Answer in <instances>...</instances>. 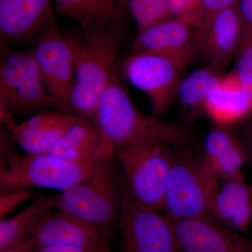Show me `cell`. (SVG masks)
Listing matches in <instances>:
<instances>
[{
    "label": "cell",
    "instance_id": "obj_31",
    "mask_svg": "<svg viewBox=\"0 0 252 252\" xmlns=\"http://www.w3.org/2000/svg\"><path fill=\"white\" fill-rule=\"evenodd\" d=\"M237 6L245 23L252 26V0H239Z\"/></svg>",
    "mask_w": 252,
    "mask_h": 252
},
{
    "label": "cell",
    "instance_id": "obj_21",
    "mask_svg": "<svg viewBox=\"0 0 252 252\" xmlns=\"http://www.w3.org/2000/svg\"><path fill=\"white\" fill-rule=\"evenodd\" d=\"M59 14L80 23L81 26L108 24L117 16L115 0H53Z\"/></svg>",
    "mask_w": 252,
    "mask_h": 252
},
{
    "label": "cell",
    "instance_id": "obj_7",
    "mask_svg": "<svg viewBox=\"0 0 252 252\" xmlns=\"http://www.w3.org/2000/svg\"><path fill=\"white\" fill-rule=\"evenodd\" d=\"M102 163H78L49 154H15L0 164V190L38 187L64 191Z\"/></svg>",
    "mask_w": 252,
    "mask_h": 252
},
{
    "label": "cell",
    "instance_id": "obj_8",
    "mask_svg": "<svg viewBox=\"0 0 252 252\" xmlns=\"http://www.w3.org/2000/svg\"><path fill=\"white\" fill-rule=\"evenodd\" d=\"M187 64L178 60L152 52H132L124 61L127 80L151 102L152 115L161 119L177 99V89Z\"/></svg>",
    "mask_w": 252,
    "mask_h": 252
},
{
    "label": "cell",
    "instance_id": "obj_18",
    "mask_svg": "<svg viewBox=\"0 0 252 252\" xmlns=\"http://www.w3.org/2000/svg\"><path fill=\"white\" fill-rule=\"evenodd\" d=\"M204 114L215 125L224 127L252 117V99L233 71L220 78L207 97Z\"/></svg>",
    "mask_w": 252,
    "mask_h": 252
},
{
    "label": "cell",
    "instance_id": "obj_6",
    "mask_svg": "<svg viewBox=\"0 0 252 252\" xmlns=\"http://www.w3.org/2000/svg\"><path fill=\"white\" fill-rule=\"evenodd\" d=\"M0 104L1 110L9 114L56 109L32 48L16 49L12 46L1 45Z\"/></svg>",
    "mask_w": 252,
    "mask_h": 252
},
{
    "label": "cell",
    "instance_id": "obj_26",
    "mask_svg": "<svg viewBox=\"0 0 252 252\" xmlns=\"http://www.w3.org/2000/svg\"><path fill=\"white\" fill-rule=\"evenodd\" d=\"M240 142L228 127L217 126L209 132L205 140L202 160L205 166L210 165L223 152Z\"/></svg>",
    "mask_w": 252,
    "mask_h": 252
},
{
    "label": "cell",
    "instance_id": "obj_17",
    "mask_svg": "<svg viewBox=\"0 0 252 252\" xmlns=\"http://www.w3.org/2000/svg\"><path fill=\"white\" fill-rule=\"evenodd\" d=\"M77 117L56 109L40 111L11 127L15 142L27 154H46Z\"/></svg>",
    "mask_w": 252,
    "mask_h": 252
},
{
    "label": "cell",
    "instance_id": "obj_29",
    "mask_svg": "<svg viewBox=\"0 0 252 252\" xmlns=\"http://www.w3.org/2000/svg\"><path fill=\"white\" fill-rule=\"evenodd\" d=\"M172 17H181L198 11L201 0H166Z\"/></svg>",
    "mask_w": 252,
    "mask_h": 252
},
{
    "label": "cell",
    "instance_id": "obj_12",
    "mask_svg": "<svg viewBox=\"0 0 252 252\" xmlns=\"http://www.w3.org/2000/svg\"><path fill=\"white\" fill-rule=\"evenodd\" d=\"M246 24L238 6L214 15L200 28L197 56L220 73L235 59L245 34Z\"/></svg>",
    "mask_w": 252,
    "mask_h": 252
},
{
    "label": "cell",
    "instance_id": "obj_30",
    "mask_svg": "<svg viewBox=\"0 0 252 252\" xmlns=\"http://www.w3.org/2000/svg\"><path fill=\"white\" fill-rule=\"evenodd\" d=\"M34 252H100L76 248V247L64 246V245H49L36 248Z\"/></svg>",
    "mask_w": 252,
    "mask_h": 252
},
{
    "label": "cell",
    "instance_id": "obj_24",
    "mask_svg": "<svg viewBox=\"0 0 252 252\" xmlns=\"http://www.w3.org/2000/svg\"><path fill=\"white\" fill-rule=\"evenodd\" d=\"M248 160V152L245 144L238 142L221 155L217 158L206 167L220 181L227 180L242 172Z\"/></svg>",
    "mask_w": 252,
    "mask_h": 252
},
{
    "label": "cell",
    "instance_id": "obj_28",
    "mask_svg": "<svg viewBox=\"0 0 252 252\" xmlns=\"http://www.w3.org/2000/svg\"><path fill=\"white\" fill-rule=\"evenodd\" d=\"M238 1L239 0H201L198 11L203 17L204 23L217 13L236 6Z\"/></svg>",
    "mask_w": 252,
    "mask_h": 252
},
{
    "label": "cell",
    "instance_id": "obj_13",
    "mask_svg": "<svg viewBox=\"0 0 252 252\" xmlns=\"http://www.w3.org/2000/svg\"><path fill=\"white\" fill-rule=\"evenodd\" d=\"M30 238L35 249L64 245L110 252L109 239L98 230L67 212L54 208L39 220L32 230Z\"/></svg>",
    "mask_w": 252,
    "mask_h": 252
},
{
    "label": "cell",
    "instance_id": "obj_4",
    "mask_svg": "<svg viewBox=\"0 0 252 252\" xmlns=\"http://www.w3.org/2000/svg\"><path fill=\"white\" fill-rule=\"evenodd\" d=\"M120 199L111 159L77 185L56 195L54 209L80 219L109 239L119 223Z\"/></svg>",
    "mask_w": 252,
    "mask_h": 252
},
{
    "label": "cell",
    "instance_id": "obj_14",
    "mask_svg": "<svg viewBox=\"0 0 252 252\" xmlns=\"http://www.w3.org/2000/svg\"><path fill=\"white\" fill-rule=\"evenodd\" d=\"M174 223L181 252H252V239L209 215Z\"/></svg>",
    "mask_w": 252,
    "mask_h": 252
},
{
    "label": "cell",
    "instance_id": "obj_10",
    "mask_svg": "<svg viewBox=\"0 0 252 252\" xmlns=\"http://www.w3.org/2000/svg\"><path fill=\"white\" fill-rule=\"evenodd\" d=\"M48 92L56 109L69 114V101L74 84L72 49L65 32L54 20L32 44Z\"/></svg>",
    "mask_w": 252,
    "mask_h": 252
},
{
    "label": "cell",
    "instance_id": "obj_23",
    "mask_svg": "<svg viewBox=\"0 0 252 252\" xmlns=\"http://www.w3.org/2000/svg\"><path fill=\"white\" fill-rule=\"evenodd\" d=\"M140 31L152 25L171 18L166 0H124Z\"/></svg>",
    "mask_w": 252,
    "mask_h": 252
},
{
    "label": "cell",
    "instance_id": "obj_32",
    "mask_svg": "<svg viewBox=\"0 0 252 252\" xmlns=\"http://www.w3.org/2000/svg\"><path fill=\"white\" fill-rule=\"evenodd\" d=\"M245 147L248 152V160L252 163V119H249L245 128Z\"/></svg>",
    "mask_w": 252,
    "mask_h": 252
},
{
    "label": "cell",
    "instance_id": "obj_9",
    "mask_svg": "<svg viewBox=\"0 0 252 252\" xmlns=\"http://www.w3.org/2000/svg\"><path fill=\"white\" fill-rule=\"evenodd\" d=\"M118 225L120 252H181L173 220L163 212L136 205L124 184Z\"/></svg>",
    "mask_w": 252,
    "mask_h": 252
},
{
    "label": "cell",
    "instance_id": "obj_5",
    "mask_svg": "<svg viewBox=\"0 0 252 252\" xmlns=\"http://www.w3.org/2000/svg\"><path fill=\"white\" fill-rule=\"evenodd\" d=\"M220 182L204 165L202 158L175 152L167 176L162 212L173 221L211 216Z\"/></svg>",
    "mask_w": 252,
    "mask_h": 252
},
{
    "label": "cell",
    "instance_id": "obj_22",
    "mask_svg": "<svg viewBox=\"0 0 252 252\" xmlns=\"http://www.w3.org/2000/svg\"><path fill=\"white\" fill-rule=\"evenodd\" d=\"M220 182L212 205L211 217L228 227L235 210L252 194V185L243 172Z\"/></svg>",
    "mask_w": 252,
    "mask_h": 252
},
{
    "label": "cell",
    "instance_id": "obj_20",
    "mask_svg": "<svg viewBox=\"0 0 252 252\" xmlns=\"http://www.w3.org/2000/svg\"><path fill=\"white\" fill-rule=\"evenodd\" d=\"M222 75L208 65L182 78L177 89V99L187 119L194 120L204 113L207 97Z\"/></svg>",
    "mask_w": 252,
    "mask_h": 252
},
{
    "label": "cell",
    "instance_id": "obj_1",
    "mask_svg": "<svg viewBox=\"0 0 252 252\" xmlns=\"http://www.w3.org/2000/svg\"><path fill=\"white\" fill-rule=\"evenodd\" d=\"M72 49L74 84L69 114L93 119L101 95L115 72L122 40L110 23L65 32Z\"/></svg>",
    "mask_w": 252,
    "mask_h": 252
},
{
    "label": "cell",
    "instance_id": "obj_15",
    "mask_svg": "<svg viewBox=\"0 0 252 252\" xmlns=\"http://www.w3.org/2000/svg\"><path fill=\"white\" fill-rule=\"evenodd\" d=\"M53 0H0L1 45L32 44L54 21Z\"/></svg>",
    "mask_w": 252,
    "mask_h": 252
},
{
    "label": "cell",
    "instance_id": "obj_11",
    "mask_svg": "<svg viewBox=\"0 0 252 252\" xmlns=\"http://www.w3.org/2000/svg\"><path fill=\"white\" fill-rule=\"evenodd\" d=\"M203 18L198 11L181 17H171L138 31L132 52L164 55L188 64L197 56Z\"/></svg>",
    "mask_w": 252,
    "mask_h": 252
},
{
    "label": "cell",
    "instance_id": "obj_19",
    "mask_svg": "<svg viewBox=\"0 0 252 252\" xmlns=\"http://www.w3.org/2000/svg\"><path fill=\"white\" fill-rule=\"evenodd\" d=\"M56 195L39 197L22 211L0 221V250L18 246L30 238L39 220L54 208Z\"/></svg>",
    "mask_w": 252,
    "mask_h": 252
},
{
    "label": "cell",
    "instance_id": "obj_25",
    "mask_svg": "<svg viewBox=\"0 0 252 252\" xmlns=\"http://www.w3.org/2000/svg\"><path fill=\"white\" fill-rule=\"evenodd\" d=\"M246 24V23H245ZM236 74L245 91L252 99V26L246 24L241 44L234 59Z\"/></svg>",
    "mask_w": 252,
    "mask_h": 252
},
{
    "label": "cell",
    "instance_id": "obj_16",
    "mask_svg": "<svg viewBox=\"0 0 252 252\" xmlns=\"http://www.w3.org/2000/svg\"><path fill=\"white\" fill-rule=\"evenodd\" d=\"M115 153L93 119L77 118L49 154L78 163L99 164L114 158Z\"/></svg>",
    "mask_w": 252,
    "mask_h": 252
},
{
    "label": "cell",
    "instance_id": "obj_27",
    "mask_svg": "<svg viewBox=\"0 0 252 252\" xmlns=\"http://www.w3.org/2000/svg\"><path fill=\"white\" fill-rule=\"evenodd\" d=\"M31 189H15L5 190L0 194V218L1 220L14 211L20 205L32 198Z\"/></svg>",
    "mask_w": 252,
    "mask_h": 252
},
{
    "label": "cell",
    "instance_id": "obj_2",
    "mask_svg": "<svg viewBox=\"0 0 252 252\" xmlns=\"http://www.w3.org/2000/svg\"><path fill=\"white\" fill-rule=\"evenodd\" d=\"M93 120L116 150L146 140L160 141L175 148H185L190 137L189 132L177 124L141 112L116 70L99 99Z\"/></svg>",
    "mask_w": 252,
    "mask_h": 252
},
{
    "label": "cell",
    "instance_id": "obj_33",
    "mask_svg": "<svg viewBox=\"0 0 252 252\" xmlns=\"http://www.w3.org/2000/svg\"><path fill=\"white\" fill-rule=\"evenodd\" d=\"M34 250H35V247L29 238L25 243L18 246L0 250V252H34Z\"/></svg>",
    "mask_w": 252,
    "mask_h": 252
},
{
    "label": "cell",
    "instance_id": "obj_3",
    "mask_svg": "<svg viewBox=\"0 0 252 252\" xmlns=\"http://www.w3.org/2000/svg\"><path fill=\"white\" fill-rule=\"evenodd\" d=\"M172 147L160 141L146 140L116 150L124 187L136 205L162 212L167 176L175 155Z\"/></svg>",
    "mask_w": 252,
    "mask_h": 252
}]
</instances>
